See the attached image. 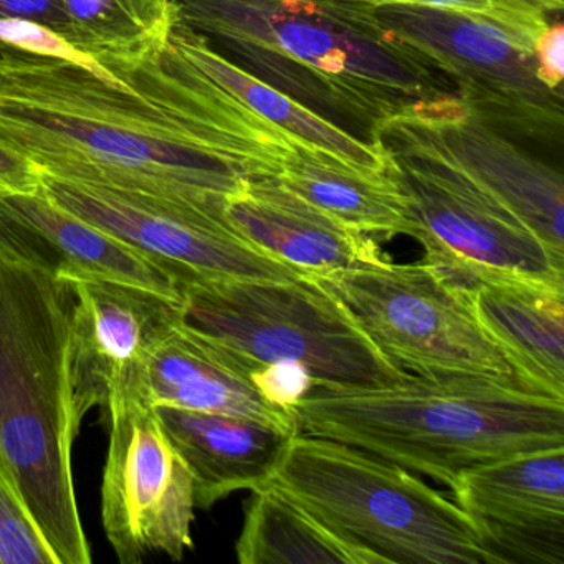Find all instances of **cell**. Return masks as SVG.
I'll list each match as a JSON object with an SVG mask.
<instances>
[{
    "instance_id": "1",
    "label": "cell",
    "mask_w": 564,
    "mask_h": 564,
    "mask_svg": "<svg viewBox=\"0 0 564 564\" xmlns=\"http://www.w3.org/2000/svg\"><path fill=\"white\" fill-rule=\"evenodd\" d=\"M94 58L0 47V143L42 176L194 203L279 176L292 141L230 100L173 39Z\"/></svg>"
},
{
    "instance_id": "2",
    "label": "cell",
    "mask_w": 564,
    "mask_h": 564,
    "mask_svg": "<svg viewBox=\"0 0 564 564\" xmlns=\"http://www.w3.org/2000/svg\"><path fill=\"white\" fill-rule=\"evenodd\" d=\"M299 432L332 438L451 487L470 468L564 447V399L517 378L411 375L376 388H313Z\"/></svg>"
},
{
    "instance_id": "3",
    "label": "cell",
    "mask_w": 564,
    "mask_h": 564,
    "mask_svg": "<svg viewBox=\"0 0 564 564\" xmlns=\"http://www.w3.org/2000/svg\"><path fill=\"white\" fill-rule=\"evenodd\" d=\"M177 24L328 120L365 127L455 94L332 0H173Z\"/></svg>"
},
{
    "instance_id": "4",
    "label": "cell",
    "mask_w": 564,
    "mask_h": 564,
    "mask_svg": "<svg viewBox=\"0 0 564 564\" xmlns=\"http://www.w3.org/2000/svg\"><path fill=\"white\" fill-rule=\"evenodd\" d=\"M67 279L0 252V462L58 564H90L75 494Z\"/></svg>"
},
{
    "instance_id": "5",
    "label": "cell",
    "mask_w": 564,
    "mask_h": 564,
    "mask_svg": "<svg viewBox=\"0 0 564 564\" xmlns=\"http://www.w3.org/2000/svg\"><path fill=\"white\" fill-rule=\"evenodd\" d=\"M379 563L490 564L455 501L394 462L299 432L269 484Z\"/></svg>"
},
{
    "instance_id": "6",
    "label": "cell",
    "mask_w": 564,
    "mask_h": 564,
    "mask_svg": "<svg viewBox=\"0 0 564 564\" xmlns=\"http://www.w3.org/2000/svg\"><path fill=\"white\" fill-rule=\"evenodd\" d=\"M183 322L259 365L305 369L315 388H376L408 378L315 279L219 280L181 289Z\"/></svg>"
},
{
    "instance_id": "7",
    "label": "cell",
    "mask_w": 564,
    "mask_h": 564,
    "mask_svg": "<svg viewBox=\"0 0 564 564\" xmlns=\"http://www.w3.org/2000/svg\"><path fill=\"white\" fill-rule=\"evenodd\" d=\"M336 4L372 34L442 72L465 108L485 123L536 140L563 133L561 91L540 84L533 52L498 25L422 6Z\"/></svg>"
},
{
    "instance_id": "8",
    "label": "cell",
    "mask_w": 564,
    "mask_h": 564,
    "mask_svg": "<svg viewBox=\"0 0 564 564\" xmlns=\"http://www.w3.org/2000/svg\"><path fill=\"white\" fill-rule=\"evenodd\" d=\"M386 358L409 375L514 378L471 312L468 293L431 263L389 257L318 280Z\"/></svg>"
},
{
    "instance_id": "9",
    "label": "cell",
    "mask_w": 564,
    "mask_h": 564,
    "mask_svg": "<svg viewBox=\"0 0 564 564\" xmlns=\"http://www.w3.org/2000/svg\"><path fill=\"white\" fill-rule=\"evenodd\" d=\"M425 262L464 292L480 283L527 282L564 290V262L503 206L442 164L384 151Z\"/></svg>"
},
{
    "instance_id": "10",
    "label": "cell",
    "mask_w": 564,
    "mask_h": 564,
    "mask_svg": "<svg viewBox=\"0 0 564 564\" xmlns=\"http://www.w3.org/2000/svg\"><path fill=\"white\" fill-rule=\"evenodd\" d=\"M58 206L150 260L177 289L219 280L306 279L247 242L223 203L166 199L133 191L42 177Z\"/></svg>"
},
{
    "instance_id": "11",
    "label": "cell",
    "mask_w": 564,
    "mask_h": 564,
    "mask_svg": "<svg viewBox=\"0 0 564 564\" xmlns=\"http://www.w3.org/2000/svg\"><path fill=\"white\" fill-rule=\"evenodd\" d=\"M382 151L442 164L520 219L564 262L563 176L465 108L457 94L415 105L369 134Z\"/></svg>"
},
{
    "instance_id": "12",
    "label": "cell",
    "mask_w": 564,
    "mask_h": 564,
    "mask_svg": "<svg viewBox=\"0 0 564 564\" xmlns=\"http://www.w3.org/2000/svg\"><path fill=\"white\" fill-rule=\"evenodd\" d=\"M108 414L101 520L118 561L138 564L154 553L183 560L193 547V471L150 402L113 399Z\"/></svg>"
},
{
    "instance_id": "13",
    "label": "cell",
    "mask_w": 564,
    "mask_h": 564,
    "mask_svg": "<svg viewBox=\"0 0 564 564\" xmlns=\"http://www.w3.org/2000/svg\"><path fill=\"white\" fill-rule=\"evenodd\" d=\"M68 280V279H67ZM75 293L68 371L75 424L118 398L143 399L154 348L183 323V300L107 280H68Z\"/></svg>"
},
{
    "instance_id": "14",
    "label": "cell",
    "mask_w": 564,
    "mask_h": 564,
    "mask_svg": "<svg viewBox=\"0 0 564 564\" xmlns=\"http://www.w3.org/2000/svg\"><path fill=\"white\" fill-rule=\"evenodd\" d=\"M448 488L490 564L564 563V447L470 468Z\"/></svg>"
},
{
    "instance_id": "15",
    "label": "cell",
    "mask_w": 564,
    "mask_h": 564,
    "mask_svg": "<svg viewBox=\"0 0 564 564\" xmlns=\"http://www.w3.org/2000/svg\"><path fill=\"white\" fill-rule=\"evenodd\" d=\"M0 252L58 279L107 280L183 300L170 275L45 191L0 197Z\"/></svg>"
},
{
    "instance_id": "16",
    "label": "cell",
    "mask_w": 564,
    "mask_h": 564,
    "mask_svg": "<svg viewBox=\"0 0 564 564\" xmlns=\"http://www.w3.org/2000/svg\"><path fill=\"white\" fill-rule=\"evenodd\" d=\"M227 223L256 249L306 279L386 259L372 237L333 219L276 177H250L224 199Z\"/></svg>"
},
{
    "instance_id": "17",
    "label": "cell",
    "mask_w": 564,
    "mask_h": 564,
    "mask_svg": "<svg viewBox=\"0 0 564 564\" xmlns=\"http://www.w3.org/2000/svg\"><path fill=\"white\" fill-rule=\"evenodd\" d=\"M252 372V361L183 322L148 359L143 399L153 408L239 415L299 434L292 412L263 398Z\"/></svg>"
},
{
    "instance_id": "18",
    "label": "cell",
    "mask_w": 564,
    "mask_h": 564,
    "mask_svg": "<svg viewBox=\"0 0 564 564\" xmlns=\"http://www.w3.org/2000/svg\"><path fill=\"white\" fill-rule=\"evenodd\" d=\"M194 477L196 510H210L234 491L263 487L296 434L239 415L156 408Z\"/></svg>"
},
{
    "instance_id": "19",
    "label": "cell",
    "mask_w": 564,
    "mask_h": 564,
    "mask_svg": "<svg viewBox=\"0 0 564 564\" xmlns=\"http://www.w3.org/2000/svg\"><path fill=\"white\" fill-rule=\"evenodd\" d=\"M171 39L191 64L230 100L293 144L328 154L369 173H388L389 158L378 144L362 140L285 91L267 84L217 51L203 35L176 21Z\"/></svg>"
},
{
    "instance_id": "20",
    "label": "cell",
    "mask_w": 564,
    "mask_h": 564,
    "mask_svg": "<svg viewBox=\"0 0 564 564\" xmlns=\"http://www.w3.org/2000/svg\"><path fill=\"white\" fill-rule=\"evenodd\" d=\"M468 300L514 378L534 391L564 399V290L488 282L470 290Z\"/></svg>"
},
{
    "instance_id": "21",
    "label": "cell",
    "mask_w": 564,
    "mask_h": 564,
    "mask_svg": "<svg viewBox=\"0 0 564 564\" xmlns=\"http://www.w3.org/2000/svg\"><path fill=\"white\" fill-rule=\"evenodd\" d=\"M276 180L343 226L368 237H411L404 196L389 173H369L292 144Z\"/></svg>"
},
{
    "instance_id": "22",
    "label": "cell",
    "mask_w": 564,
    "mask_h": 564,
    "mask_svg": "<svg viewBox=\"0 0 564 564\" xmlns=\"http://www.w3.org/2000/svg\"><path fill=\"white\" fill-rule=\"evenodd\" d=\"M242 564H378L273 485L253 488L236 543Z\"/></svg>"
},
{
    "instance_id": "23",
    "label": "cell",
    "mask_w": 564,
    "mask_h": 564,
    "mask_svg": "<svg viewBox=\"0 0 564 564\" xmlns=\"http://www.w3.org/2000/svg\"><path fill=\"white\" fill-rule=\"evenodd\" d=\"M65 41L91 57L163 47L176 25L173 0H64Z\"/></svg>"
},
{
    "instance_id": "24",
    "label": "cell",
    "mask_w": 564,
    "mask_h": 564,
    "mask_svg": "<svg viewBox=\"0 0 564 564\" xmlns=\"http://www.w3.org/2000/svg\"><path fill=\"white\" fill-rule=\"evenodd\" d=\"M356 6H422L462 12L485 19L503 29L514 41L533 52L534 42L563 12L564 0H333Z\"/></svg>"
},
{
    "instance_id": "25",
    "label": "cell",
    "mask_w": 564,
    "mask_h": 564,
    "mask_svg": "<svg viewBox=\"0 0 564 564\" xmlns=\"http://www.w3.org/2000/svg\"><path fill=\"white\" fill-rule=\"evenodd\" d=\"M0 564H58L18 485L0 462Z\"/></svg>"
},
{
    "instance_id": "26",
    "label": "cell",
    "mask_w": 564,
    "mask_h": 564,
    "mask_svg": "<svg viewBox=\"0 0 564 564\" xmlns=\"http://www.w3.org/2000/svg\"><path fill=\"white\" fill-rule=\"evenodd\" d=\"M252 378L263 398L290 412L316 386L305 369L293 365L253 362Z\"/></svg>"
},
{
    "instance_id": "27",
    "label": "cell",
    "mask_w": 564,
    "mask_h": 564,
    "mask_svg": "<svg viewBox=\"0 0 564 564\" xmlns=\"http://www.w3.org/2000/svg\"><path fill=\"white\" fill-rule=\"evenodd\" d=\"M534 74L547 90L561 91L564 77V28L551 22L533 45Z\"/></svg>"
},
{
    "instance_id": "28",
    "label": "cell",
    "mask_w": 564,
    "mask_h": 564,
    "mask_svg": "<svg viewBox=\"0 0 564 564\" xmlns=\"http://www.w3.org/2000/svg\"><path fill=\"white\" fill-rule=\"evenodd\" d=\"M42 177L35 164L0 143V197L37 193Z\"/></svg>"
},
{
    "instance_id": "29",
    "label": "cell",
    "mask_w": 564,
    "mask_h": 564,
    "mask_svg": "<svg viewBox=\"0 0 564 564\" xmlns=\"http://www.w3.org/2000/svg\"><path fill=\"white\" fill-rule=\"evenodd\" d=\"M2 19L35 22L65 39L64 0H0Z\"/></svg>"
},
{
    "instance_id": "30",
    "label": "cell",
    "mask_w": 564,
    "mask_h": 564,
    "mask_svg": "<svg viewBox=\"0 0 564 564\" xmlns=\"http://www.w3.org/2000/svg\"><path fill=\"white\" fill-rule=\"evenodd\" d=\"M0 77H2V64H0Z\"/></svg>"
}]
</instances>
